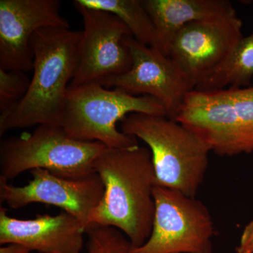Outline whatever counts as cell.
<instances>
[{"mask_svg":"<svg viewBox=\"0 0 253 253\" xmlns=\"http://www.w3.org/2000/svg\"><path fill=\"white\" fill-rule=\"evenodd\" d=\"M126 43L131 53L130 69L99 84L134 96H151L162 104L166 117L175 121L186 95L196 88L194 82L160 50L141 44L132 36Z\"/></svg>","mask_w":253,"mask_h":253,"instance_id":"obj_9","label":"cell"},{"mask_svg":"<svg viewBox=\"0 0 253 253\" xmlns=\"http://www.w3.org/2000/svg\"><path fill=\"white\" fill-rule=\"evenodd\" d=\"M152 231L129 253H213L214 225L208 208L196 197L156 185Z\"/></svg>","mask_w":253,"mask_h":253,"instance_id":"obj_7","label":"cell"},{"mask_svg":"<svg viewBox=\"0 0 253 253\" xmlns=\"http://www.w3.org/2000/svg\"><path fill=\"white\" fill-rule=\"evenodd\" d=\"M83 31L46 28L32 38L33 74L26 96L0 121L6 131L41 125L61 126L70 84L77 71Z\"/></svg>","mask_w":253,"mask_h":253,"instance_id":"obj_2","label":"cell"},{"mask_svg":"<svg viewBox=\"0 0 253 253\" xmlns=\"http://www.w3.org/2000/svg\"><path fill=\"white\" fill-rule=\"evenodd\" d=\"M31 80L23 71L0 68V121L12 112L26 96Z\"/></svg>","mask_w":253,"mask_h":253,"instance_id":"obj_17","label":"cell"},{"mask_svg":"<svg viewBox=\"0 0 253 253\" xmlns=\"http://www.w3.org/2000/svg\"><path fill=\"white\" fill-rule=\"evenodd\" d=\"M237 253H253V221L246 226L236 248Z\"/></svg>","mask_w":253,"mask_h":253,"instance_id":"obj_19","label":"cell"},{"mask_svg":"<svg viewBox=\"0 0 253 253\" xmlns=\"http://www.w3.org/2000/svg\"><path fill=\"white\" fill-rule=\"evenodd\" d=\"M106 149L99 141L74 139L62 126L41 125L31 134L1 139L0 177L9 181L36 169L65 178L85 177L96 173L95 160Z\"/></svg>","mask_w":253,"mask_h":253,"instance_id":"obj_6","label":"cell"},{"mask_svg":"<svg viewBox=\"0 0 253 253\" xmlns=\"http://www.w3.org/2000/svg\"><path fill=\"white\" fill-rule=\"evenodd\" d=\"M94 168L104 194L90 226L116 228L129 240L131 249L140 247L151 235L156 210L157 182L149 148L106 149L95 160Z\"/></svg>","mask_w":253,"mask_h":253,"instance_id":"obj_1","label":"cell"},{"mask_svg":"<svg viewBox=\"0 0 253 253\" xmlns=\"http://www.w3.org/2000/svg\"><path fill=\"white\" fill-rule=\"evenodd\" d=\"M26 186H14L0 177V201L14 209L40 203L62 208L72 214L86 229L92 212L104 194L101 178L96 173L85 177L71 179L56 175L43 169L31 171Z\"/></svg>","mask_w":253,"mask_h":253,"instance_id":"obj_10","label":"cell"},{"mask_svg":"<svg viewBox=\"0 0 253 253\" xmlns=\"http://www.w3.org/2000/svg\"><path fill=\"white\" fill-rule=\"evenodd\" d=\"M121 131L149 146L158 186L196 197L209 164V148L189 128L166 116L131 113Z\"/></svg>","mask_w":253,"mask_h":253,"instance_id":"obj_3","label":"cell"},{"mask_svg":"<svg viewBox=\"0 0 253 253\" xmlns=\"http://www.w3.org/2000/svg\"><path fill=\"white\" fill-rule=\"evenodd\" d=\"M175 121L191 129L217 156L251 154L253 85L190 91Z\"/></svg>","mask_w":253,"mask_h":253,"instance_id":"obj_5","label":"cell"},{"mask_svg":"<svg viewBox=\"0 0 253 253\" xmlns=\"http://www.w3.org/2000/svg\"><path fill=\"white\" fill-rule=\"evenodd\" d=\"M134 113L166 116L162 104L151 96L87 83L68 88L61 126L78 140L99 141L110 149H127L139 145L137 139L119 130L117 123Z\"/></svg>","mask_w":253,"mask_h":253,"instance_id":"obj_4","label":"cell"},{"mask_svg":"<svg viewBox=\"0 0 253 253\" xmlns=\"http://www.w3.org/2000/svg\"><path fill=\"white\" fill-rule=\"evenodd\" d=\"M0 253H31L24 246L17 244L4 245L0 249Z\"/></svg>","mask_w":253,"mask_h":253,"instance_id":"obj_20","label":"cell"},{"mask_svg":"<svg viewBox=\"0 0 253 253\" xmlns=\"http://www.w3.org/2000/svg\"><path fill=\"white\" fill-rule=\"evenodd\" d=\"M253 78V33L239 42L227 59L202 80L196 90L211 91L250 86Z\"/></svg>","mask_w":253,"mask_h":253,"instance_id":"obj_16","label":"cell"},{"mask_svg":"<svg viewBox=\"0 0 253 253\" xmlns=\"http://www.w3.org/2000/svg\"><path fill=\"white\" fill-rule=\"evenodd\" d=\"M73 4L83 17L84 30L77 71L69 88L100 83L127 72L131 56L126 40L132 36L127 26L111 13L89 9L75 1Z\"/></svg>","mask_w":253,"mask_h":253,"instance_id":"obj_8","label":"cell"},{"mask_svg":"<svg viewBox=\"0 0 253 253\" xmlns=\"http://www.w3.org/2000/svg\"><path fill=\"white\" fill-rule=\"evenodd\" d=\"M85 233L87 253H129L131 249L129 240L116 228L93 224Z\"/></svg>","mask_w":253,"mask_h":253,"instance_id":"obj_18","label":"cell"},{"mask_svg":"<svg viewBox=\"0 0 253 253\" xmlns=\"http://www.w3.org/2000/svg\"><path fill=\"white\" fill-rule=\"evenodd\" d=\"M85 229L81 221L66 212L57 215H38L18 219L0 208V244H17L41 253H81Z\"/></svg>","mask_w":253,"mask_h":253,"instance_id":"obj_13","label":"cell"},{"mask_svg":"<svg viewBox=\"0 0 253 253\" xmlns=\"http://www.w3.org/2000/svg\"><path fill=\"white\" fill-rule=\"evenodd\" d=\"M242 28L236 13L190 23L173 38L168 56L196 86L227 59L244 38Z\"/></svg>","mask_w":253,"mask_h":253,"instance_id":"obj_11","label":"cell"},{"mask_svg":"<svg viewBox=\"0 0 253 253\" xmlns=\"http://www.w3.org/2000/svg\"><path fill=\"white\" fill-rule=\"evenodd\" d=\"M60 10L59 0H1L0 68L33 70L31 41L35 33L46 28H70Z\"/></svg>","mask_w":253,"mask_h":253,"instance_id":"obj_12","label":"cell"},{"mask_svg":"<svg viewBox=\"0 0 253 253\" xmlns=\"http://www.w3.org/2000/svg\"><path fill=\"white\" fill-rule=\"evenodd\" d=\"M89 8L111 13L130 31L133 38L144 45L163 51L157 31L142 0H76Z\"/></svg>","mask_w":253,"mask_h":253,"instance_id":"obj_15","label":"cell"},{"mask_svg":"<svg viewBox=\"0 0 253 253\" xmlns=\"http://www.w3.org/2000/svg\"><path fill=\"white\" fill-rule=\"evenodd\" d=\"M157 31L163 53L181 28L190 23L236 13L228 0H142Z\"/></svg>","mask_w":253,"mask_h":253,"instance_id":"obj_14","label":"cell"}]
</instances>
